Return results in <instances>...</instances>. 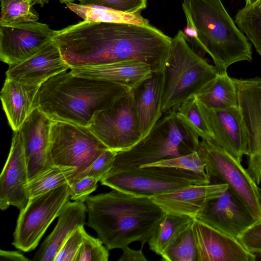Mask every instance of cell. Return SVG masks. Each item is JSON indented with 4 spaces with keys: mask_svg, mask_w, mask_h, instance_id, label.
Segmentation results:
<instances>
[{
    "mask_svg": "<svg viewBox=\"0 0 261 261\" xmlns=\"http://www.w3.org/2000/svg\"><path fill=\"white\" fill-rule=\"evenodd\" d=\"M186 20L196 32L193 42L208 53L218 74L238 62L252 60L248 39L231 18L221 0H183Z\"/></svg>",
    "mask_w": 261,
    "mask_h": 261,
    "instance_id": "277c9868",
    "label": "cell"
},
{
    "mask_svg": "<svg viewBox=\"0 0 261 261\" xmlns=\"http://www.w3.org/2000/svg\"><path fill=\"white\" fill-rule=\"evenodd\" d=\"M55 33L37 21L0 24V59L9 66L17 64L51 41Z\"/></svg>",
    "mask_w": 261,
    "mask_h": 261,
    "instance_id": "4fadbf2b",
    "label": "cell"
},
{
    "mask_svg": "<svg viewBox=\"0 0 261 261\" xmlns=\"http://www.w3.org/2000/svg\"><path fill=\"white\" fill-rule=\"evenodd\" d=\"M70 197L69 185L66 184L30 198L25 207L20 211L12 244L24 252L35 249Z\"/></svg>",
    "mask_w": 261,
    "mask_h": 261,
    "instance_id": "9c48e42d",
    "label": "cell"
},
{
    "mask_svg": "<svg viewBox=\"0 0 261 261\" xmlns=\"http://www.w3.org/2000/svg\"><path fill=\"white\" fill-rule=\"evenodd\" d=\"M227 189L225 184L211 183L189 187L151 198L166 213L194 218L207 202L219 197Z\"/></svg>",
    "mask_w": 261,
    "mask_h": 261,
    "instance_id": "ffe728a7",
    "label": "cell"
},
{
    "mask_svg": "<svg viewBox=\"0 0 261 261\" xmlns=\"http://www.w3.org/2000/svg\"><path fill=\"white\" fill-rule=\"evenodd\" d=\"M80 4L102 6L122 12L133 14L146 7L147 0H78Z\"/></svg>",
    "mask_w": 261,
    "mask_h": 261,
    "instance_id": "d590c367",
    "label": "cell"
},
{
    "mask_svg": "<svg viewBox=\"0 0 261 261\" xmlns=\"http://www.w3.org/2000/svg\"><path fill=\"white\" fill-rule=\"evenodd\" d=\"M66 5L69 9L84 20L143 25L149 24V20L141 15V12L129 14L102 6L84 5L72 2L67 3Z\"/></svg>",
    "mask_w": 261,
    "mask_h": 261,
    "instance_id": "4316f807",
    "label": "cell"
},
{
    "mask_svg": "<svg viewBox=\"0 0 261 261\" xmlns=\"http://www.w3.org/2000/svg\"><path fill=\"white\" fill-rule=\"evenodd\" d=\"M258 195H259V202H260V205H261V188H258Z\"/></svg>",
    "mask_w": 261,
    "mask_h": 261,
    "instance_id": "bcb514c9",
    "label": "cell"
},
{
    "mask_svg": "<svg viewBox=\"0 0 261 261\" xmlns=\"http://www.w3.org/2000/svg\"><path fill=\"white\" fill-rule=\"evenodd\" d=\"M99 179L85 176L69 185L70 198L74 201H83L97 187Z\"/></svg>",
    "mask_w": 261,
    "mask_h": 261,
    "instance_id": "74e56055",
    "label": "cell"
},
{
    "mask_svg": "<svg viewBox=\"0 0 261 261\" xmlns=\"http://www.w3.org/2000/svg\"><path fill=\"white\" fill-rule=\"evenodd\" d=\"M256 260H261V253H258L256 254Z\"/></svg>",
    "mask_w": 261,
    "mask_h": 261,
    "instance_id": "f6af8a7d",
    "label": "cell"
},
{
    "mask_svg": "<svg viewBox=\"0 0 261 261\" xmlns=\"http://www.w3.org/2000/svg\"><path fill=\"white\" fill-rule=\"evenodd\" d=\"M234 22L261 56V0L246 4L238 11Z\"/></svg>",
    "mask_w": 261,
    "mask_h": 261,
    "instance_id": "f1b7e54d",
    "label": "cell"
},
{
    "mask_svg": "<svg viewBox=\"0 0 261 261\" xmlns=\"http://www.w3.org/2000/svg\"><path fill=\"white\" fill-rule=\"evenodd\" d=\"M88 221L109 250L122 249L134 242H148L166 213L152 198L120 191L88 196Z\"/></svg>",
    "mask_w": 261,
    "mask_h": 261,
    "instance_id": "7a4b0ae2",
    "label": "cell"
},
{
    "mask_svg": "<svg viewBox=\"0 0 261 261\" xmlns=\"http://www.w3.org/2000/svg\"><path fill=\"white\" fill-rule=\"evenodd\" d=\"M256 0H246V4H251L255 2Z\"/></svg>",
    "mask_w": 261,
    "mask_h": 261,
    "instance_id": "7bdbcfd3",
    "label": "cell"
},
{
    "mask_svg": "<svg viewBox=\"0 0 261 261\" xmlns=\"http://www.w3.org/2000/svg\"><path fill=\"white\" fill-rule=\"evenodd\" d=\"M161 256V260L165 261H197V249L192 225L166 249Z\"/></svg>",
    "mask_w": 261,
    "mask_h": 261,
    "instance_id": "1f68e13d",
    "label": "cell"
},
{
    "mask_svg": "<svg viewBox=\"0 0 261 261\" xmlns=\"http://www.w3.org/2000/svg\"><path fill=\"white\" fill-rule=\"evenodd\" d=\"M211 181L206 172L159 166L109 173L100 180L112 189L151 198L193 186L210 184Z\"/></svg>",
    "mask_w": 261,
    "mask_h": 261,
    "instance_id": "52a82bcc",
    "label": "cell"
},
{
    "mask_svg": "<svg viewBox=\"0 0 261 261\" xmlns=\"http://www.w3.org/2000/svg\"><path fill=\"white\" fill-rule=\"evenodd\" d=\"M1 261H28L29 259L21 253L16 251H0Z\"/></svg>",
    "mask_w": 261,
    "mask_h": 261,
    "instance_id": "60d3db41",
    "label": "cell"
},
{
    "mask_svg": "<svg viewBox=\"0 0 261 261\" xmlns=\"http://www.w3.org/2000/svg\"><path fill=\"white\" fill-rule=\"evenodd\" d=\"M130 91L118 84L65 70L40 85L38 109L53 121L88 127L96 113Z\"/></svg>",
    "mask_w": 261,
    "mask_h": 261,
    "instance_id": "3957f363",
    "label": "cell"
},
{
    "mask_svg": "<svg viewBox=\"0 0 261 261\" xmlns=\"http://www.w3.org/2000/svg\"><path fill=\"white\" fill-rule=\"evenodd\" d=\"M34 5L38 4L41 7L43 6L45 4L48 3L49 0H32Z\"/></svg>",
    "mask_w": 261,
    "mask_h": 261,
    "instance_id": "b9f144b4",
    "label": "cell"
},
{
    "mask_svg": "<svg viewBox=\"0 0 261 261\" xmlns=\"http://www.w3.org/2000/svg\"><path fill=\"white\" fill-rule=\"evenodd\" d=\"M152 166L165 167L191 171L197 173L205 172V164L197 151L177 157L160 160L142 165L140 167Z\"/></svg>",
    "mask_w": 261,
    "mask_h": 261,
    "instance_id": "d6a6232c",
    "label": "cell"
},
{
    "mask_svg": "<svg viewBox=\"0 0 261 261\" xmlns=\"http://www.w3.org/2000/svg\"><path fill=\"white\" fill-rule=\"evenodd\" d=\"M98 238L89 235L85 230L83 240L77 252L75 261H108L109 249Z\"/></svg>",
    "mask_w": 261,
    "mask_h": 261,
    "instance_id": "836d02e7",
    "label": "cell"
},
{
    "mask_svg": "<svg viewBox=\"0 0 261 261\" xmlns=\"http://www.w3.org/2000/svg\"><path fill=\"white\" fill-rule=\"evenodd\" d=\"M39 87L6 78L0 97L9 124L14 132L19 130L32 113L38 108Z\"/></svg>",
    "mask_w": 261,
    "mask_h": 261,
    "instance_id": "603a6c76",
    "label": "cell"
},
{
    "mask_svg": "<svg viewBox=\"0 0 261 261\" xmlns=\"http://www.w3.org/2000/svg\"><path fill=\"white\" fill-rule=\"evenodd\" d=\"M192 228L196 244L197 261H255L239 239L229 236L194 218Z\"/></svg>",
    "mask_w": 261,
    "mask_h": 261,
    "instance_id": "2e32d148",
    "label": "cell"
},
{
    "mask_svg": "<svg viewBox=\"0 0 261 261\" xmlns=\"http://www.w3.org/2000/svg\"><path fill=\"white\" fill-rule=\"evenodd\" d=\"M142 247L135 250L126 246L122 248L123 253L118 261H147V259L142 252Z\"/></svg>",
    "mask_w": 261,
    "mask_h": 261,
    "instance_id": "ab89813d",
    "label": "cell"
},
{
    "mask_svg": "<svg viewBox=\"0 0 261 261\" xmlns=\"http://www.w3.org/2000/svg\"><path fill=\"white\" fill-rule=\"evenodd\" d=\"M109 149L127 150L143 138L131 91L96 113L88 126Z\"/></svg>",
    "mask_w": 261,
    "mask_h": 261,
    "instance_id": "8fae6325",
    "label": "cell"
},
{
    "mask_svg": "<svg viewBox=\"0 0 261 261\" xmlns=\"http://www.w3.org/2000/svg\"><path fill=\"white\" fill-rule=\"evenodd\" d=\"M193 220V218L188 216L166 213L147 242L149 249L162 256L192 225Z\"/></svg>",
    "mask_w": 261,
    "mask_h": 261,
    "instance_id": "484cf974",
    "label": "cell"
},
{
    "mask_svg": "<svg viewBox=\"0 0 261 261\" xmlns=\"http://www.w3.org/2000/svg\"><path fill=\"white\" fill-rule=\"evenodd\" d=\"M244 246L251 253H261V221L255 223L238 239Z\"/></svg>",
    "mask_w": 261,
    "mask_h": 261,
    "instance_id": "f35d334b",
    "label": "cell"
},
{
    "mask_svg": "<svg viewBox=\"0 0 261 261\" xmlns=\"http://www.w3.org/2000/svg\"><path fill=\"white\" fill-rule=\"evenodd\" d=\"M197 152L205 164L206 174L227 189L250 213L255 223L261 221L258 186L242 165L214 141L201 140Z\"/></svg>",
    "mask_w": 261,
    "mask_h": 261,
    "instance_id": "ba28073f",
    "label": "cell"
},
{
    "mask_svg": "<svg viewBox=\"0 0 261 261\" xmlns=\"http://www.w3.org/2000/svg\"><path fill=\"white\" fill-rule=\"evenodd\" d=\"M53 40L72 68L138 60L162 71L172 38L148 25L84 20L56 31Z\"/></svg>",
    "mask_w": 261,
    "mask_h": 261,
    "instance_id": "6da1fadb",
    "label": "cell"
},
{
    "mask_svg": "<svg viewBox=\"0 0 261 261\" xmlns=\"http://www.w3.org/2000/svg\"><path fill=\"white\" fill-rule=\"evenodd\" d=\"M23 1H27V2H31L32 3L33 5V1L32 0H23Z\"/></svg>",
    "mask_w": 261,
    "mask_h": 261,
    "instance_id": "7dc6e473",
    "label": "cell"
},
{
    "mask_svg": "<svg viewBox=\"0 0 261 261\" xmlns=\"http://www.w3.org/2000/svg\"><path fill=\"white\" fill-rule=\"evenodd\" d=\"M197 99V98H196ZM200 112L214 141L239 162L248 152V137L238 107L210 109L197 99Z\"/></svg>",
    "mask_w": 261,
    "mask_h": 261,
    "instance_id": "5bb4252c",
    "label": "cell"
},
{
    "mask_svg": "<svg viewBox=\"0 0 261 261\" xmlns=\"http://www.w3.org/2000/svg\"><path fill=\"white\" fill-rule=\"evenodd\" d=\"M70 70L75 75L111 82L131 91L153 72L149 65L138 60L75 68Z\"/></svg>",
    "mask_w": 261,
    "mask_h": 261,
    "instance_id": "44dd1931",
    "label": "cell"
},
{
    "mask_svg": "<svg viewBox=\"0 0 261 261\" xmlns=\"http://www.w3.org/2000/svg\"><path fill=\"white\" fill-rule=\"evenodd\" d=\"M61 3H69V2H72L76 0H59ZM78 1V0H77Z\"/></svg>",
    "mask_w": 261,
    "mask_h": 261,
    "instance_id": "ee69618b",
    "label": "cell"
},
{
    "mask_svg": "<svg viewBox=\"0 0 261 261\" xmlns=\"http://www.w3.org/2000/svg\"><path fill=\"white\" fill-rule=\"evenodd\" d=\"M84 230V226L75 230L62 245L54 261H75L77 252L83 240Z\"/></svg>",
    "mask_w": 261,
    "mask_h": 261,
    "instance_id": "8d00e7d4",
    "label": "cell"
},
{
    "mask_svg": "<svg viewBox=\"0 0 261 261\" xmlns=\"http://www.w3.org/2000/svg\"><path fill=\"white\" fill-rule=\"evenodd\" d=\"M163 114L149 133L136 145L117 152L108 173L139 168L198 150L200 138L178 117L175 111Z\"/></svg>",
    "mask_w": 261,
    "mask_h": 261,
    "instance_id": "8992f818",
    "label": "cell"
},
{
    "mask_svg": "<svg viewBox=\"0 0 261 261\" xmlns=\"http://www.w3.org/2000/svg\"><path fill=\"white\" fill-rule=\"evenodd\" d=\"M107 149L89 127L53 121L50 151L54 165L74 167L77 175Z\"/></svg>",
    "mask_w": 261,
    "mask_h": 261,
    "instance_id": "30bf717a",
    "label": "cell"
},
{
    "mask_svg": "<svg viewBox=\"0 0 261 261\" xmlns=\"http://www.w3.org/2000/svg\"><path fill=\"white\" fill-rule=\"evenodd\" d=\"M162 74L161 109L175 111L218 74L214 66L190 47L182 30L172 38Z\"/></svg>",
    "mask_w": 261,
    "mask_h": 261,
    "instance_id": "5b68a950",
    "label": "cell"
},
{
    "mask_svg": "<svg viewBox=\"0 0 261 261\" xmlns=\"http://www.w3.org/2000/svg\"><path fill=\"white\" fill-rule=\"evenodd\" d=\"M175 111L178 117L202 140L214 141L200 112L195 95L181 103Z\"/></svg>",
    "mask_w": 261,
    "mask_h": 261,
    "instance_id": "f546056e",
    "label": "cell"
},
{
    "mask_svg": "<svg viewBox=\"0 0 261 261\" xmlns=\"http://www.w3.org/2000/svg\"><path fill=\"white\" fill-rule=\"evenodd\" d=\"M197 100L210 109L238 107L237 92L233 78L227 72L218 74L197 95Z\"/></svg>",
    "mask_w": 261,
    "mask_h": 261,
    "instance_id": "d4e9b609",
    "label": "cell"
},
{
    "mask_svg": "<svg viewBox=\"0 0 261 261\" xmlns=\"http://www.w3.org/2000/svg\"><path fill=\"white\" fill-rule=\"evenodd\" d=\"M194 218L238 239L256 223L228 189L219 197L207 202Z\"/></svg>",
    "mask_w": 261,
    "mask_h": 261,
    "instance_id": "ac0fdd59",
    "label": "cell"
},
{
    "mask_svg": "<svg viewBox=\"0 0 261 261\" xmlns=\"http://www.w3.org/2000/svg\"><path fill=\"white\" fill-rule=\"evenodd\" d=\"M28 171L19 130L14 132L10 152L0 176V208L12 205L22 210L29 198L26 189Z\"/></svg>",
    "mask_w": 261,
    "mask_h": 261,
    "instance_id": "e0dca14e",
    "label": "cell"
},
{
    "mask_svg": "<svg viewBox=\"0 0 261 261\" xmlns=\"http://www.w3.org/2000/svg\"><path fill=\"white\" fill-rule=\"evenodd\" d=\"M53 120L38 108L20 128L29 180L54 165L50 151V130Z\"/></svg>",
    "mask_w": 261,
    "mask_h": 261,
    "instance_id": "9a60e30c",
    "label": "cell"
},
{
    "mask_svg": "<svg viewBox=\"0 0 261 261\" xmlns=\"http://www.w3.org/2000/svg\"><path fill=\"white\" fill-rule=\"evenodd\" d=\"M70 69L60 50L52 40L27 60L9 66L8 77L20 83L40 86L52 76Z\"/></svg>",
    "mask_w": 261,
    "mask_h": 261,
    "instance_id": "d6986e66",
    "label": "cell"
},
{
    "mask_svg": "<svg viewBox=\"0 0 261 261\" xmlns=\"http://www.w3.org/2000/svg\"><path fill=\"white\" fill-rule=\"evenodd\" d=\"M117 152L107 149L84 171L77 174L68 184L85 176L95 177L100 181L110 171Z\"/></svg>",
    "mask_w": 261,
    "mask_h": 261,
    "instance_id": "e575fe53",
    "label": "cell"
},
{
    "mask_svg": "<svg viewBox=\"0 0 261 261\" xmlns=\"http://www.w3.org/2000/svg\"><path fill=\"white\" fill-rule=\"evenodd\" d=\"M0 24L37 21L38 15L32 3L23 0H1Z\"/></svg>",
    "mask_w": 261,
    "mask_h": 261,
    "instance_id": "4dcf8cb0",
    "label": "cell"
},
{
    "mask_svg": "<svg viewBox=\"0 0 261 261\" xmlns=\"http://www.w3.org/2000/svg\"><path fill=\"white\" fill-rule=\"evenodd\" d=\"M248 137L247 170L259 186L261 182V77L233 78Z\"/></svg>",
    "mask_w": 261,
    "mask_h": 261,
    "instance_id": "7c38bea8",
    "label": "cell"
},
{
    "mask_svg": "<svg viewBox=\"0 0 261 261\" xmlns=\"http://www.w3.org/2000/svg\"><path fill=\"white\" fill-rule=\"evenodd\" d=\"M143 137L147 135L162 117V71L152 72L131 91Z\"/></svg>",
    "mask_w": 261,
    "mask_h": 261,
    "instance_id": "cb8c5ba5",
    "label": "cell"
},
{
    "mask_svg": "<svg viewBox=\"0 0 261 261\" xmlns=\"http://www.w3.org/2000/svg\"><path fill=\"white\" fill-rule=\"evenodd\" d=\"M76 174L77 170L74 167L54 165L28 181L26 189L29 198L69 184Z\"/></svg>",
    "mask_w": 261,
    "mask_h": 261,
    "instance_id": "83f0119b",
    "label": "cell"
},
{
    "mask_svg": "<svg viewBox=\"0 0 261 261\" xmlns=\"http://www.w3.org/2000/svg\"><path fill=\"white\" fill-rule=\"evenodd\" d=\"M83 201H68L58 216L50 234L35 254L33 261H54L62 245L77 229L85 224L87 208Z\"/></svg>",
    "mask_w": 261,
    "mask_h": 261,
    "instance_id": "7402d4cb",
    "label": "cell"
}]
</instances>
